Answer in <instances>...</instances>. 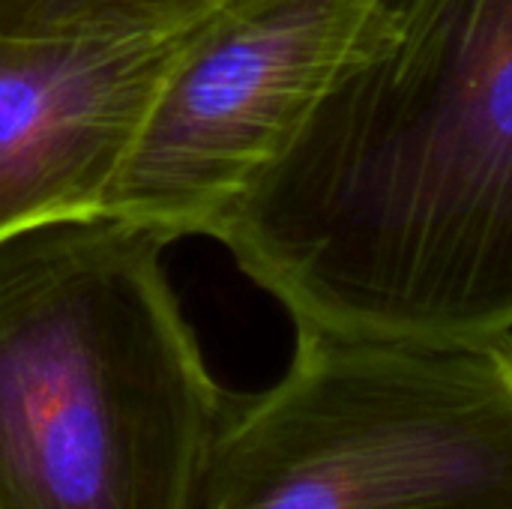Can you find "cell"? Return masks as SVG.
Instances as JSON below:
<instances>
[{
	"label": "cell",
	"instance_id": "cell-1",
	"mask_svg": "<svg viewBox=\"0 0 512 509\" xmlns=\"http://www.w3.org/2000/svg\"><path fill=\"white\" fill-rule=\"evenodd\" d=\"M213 237L294 330L512 333V0H363L303 123Z\"/></svg>",
	"mask_w": 512,
	"mask_h": 509
},
{
	"label": "cell",
	"instance_id": "cell-5",
	"mask_svg": "<svg viewBox=\"0 0 512 509\" xmlns=\"http://www.w3.org/2000/svg\"><path fill=\"white\" fill-rule=\"evenodd\" d=\"M192 27L0 39V240L102 213L144 111Z\"/></svg>",
	"mask_w": 512,
	"mask_h": 509
},
{
	"label": "cell",
	"instance_id": "cell-2",
	"mask_svg": "<svg viewBox=\"0 0 512 509\" xmlns=\"http://www.w3.org/2000/svg\"><path fill=\"white\" fill-rule=\"evenodd\" d=\"M75 216L0 240V509H201L234 408L162 255Z\"/></svg>",
	"mask_w": 512,
	"mask_h": 509
},
{
	"label": "cell",
	"instance_id": "cell-4",
	"mask_svg": "<svg viewBox=\"0 0 512 509\" xmlns=\"http://www.w3.org/2000/svg\"><path fill=\"white\" fill-rule=\"evenodd\" d=\"M363 0H228L162 75L102 213L213 237L279 156L342 57Z\"/></svg>",
	"mask_w": 512,
	"mask_h": 509
},
{
	"label": "cell",
	"instance_id": "cell-6",
	"mask_svg": "<svg viewBox=\"0 0 512 509\" xmlns=\"http://www.w3.org/2000/svg\"><path fill=\"white\" fill-rule=\"evenodd\" d=\"M228 0H0V39L180 30Z\"/></svg>",
	"mask_w": 512,
	"mask_h": 509
},
{
	"label": "cell",
	"instance_id": "cell-3",
	"mask_svg": "<svg viewBox=\"0 0 512 509\" xmlns=\"http://www.w3.org/2000/svg\"><path fill=\"white\" fill-rule=\"evenodd\" d=\"M294 333L285 375L234 399L201 509H512V333Z\"/></svg>",
	"mask_w": 512,
	"mask_h": 509
}]
</instances>
